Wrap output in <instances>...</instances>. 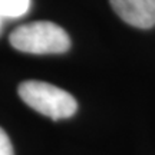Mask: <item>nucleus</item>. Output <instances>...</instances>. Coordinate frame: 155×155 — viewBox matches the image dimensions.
<instances>
[{
	"instance_id": "39448f33",
	"label": "nucleus",
	"mask_w": 155,
	"mask_h": 155,
	"mask_svg": "<svg viewBox=\"0 0 155 155\" xmlns=\"http://www.w3.org/2000/svg\"><path fill=\"white\" fill-rule=\"evenodd\" d=\"M0 155H15L10 139L2 128H0Z\"/></svg>"
},
{
	"instance_id": "423d86ee",
	"label": "nucleus",
	"mask_w": 155,
	"mask_h": 155,
	"mask_svg": "<svg viewBox=\"0 0 155 155\" xmlns=\"http://www.w3.org/2000/svg\"><path fill=\"white\" fill-rule=\"evenodd\" d=\"M0 25H2V17H0Z\"/></svg>"
},
{
	"instance_id": "7ed1b4c3",
	"label": "nucleus",
	"mask_w": 155,
	"mask_h": 155,
	"mask_svg": "<svg viewBox=\"0 0 155 155\" xmlns=\"http://www.w3.org/2000/svg\"><path fill=\"white\" fill-rule=\"evenodd\" d=\"M111 6L131 26L139 29L155 26V0H111Z\"/></svg>"
},
{
	"instance_id": "20e7f679",
	"label": "nucleus",
	"mask_w": 155,
	"mask_h": 155,
	"mask_svg": "<svg viewBox=\"0 0 155 155\" xmlns=\"http://www.w3.org/2000/svg\"><path fill=\"white\" fill-rule=\"evenodd\" d=\"M30 7V0H0V17L16 19L26 15Z\"/></svg>"
},
{
	"instance_id": "f03ea898",
	"label": "nucleus",
	"mask_w": 155,
	"mask_h": 155,
	"mask_svg": "<svg viewBox=\"0 0 155 155\" xmlns=\"http://www.w3.org/2000/svg\"><path fill=\"white\" fill-rule=\"evenodd\" d=\"M19 96L32 109L50 119H65L76 112L78 104L66 91L40 81H26L19 86Z\"/></svg>"
},
{
	"instance_id": "f257e3e1",
	"label": "nucleus",
	"mask_w": 155,
	"mask_h": 155,
	"mask_svg": "<svg viewBox=\"0 0 155 155\" xmlns=\"http://www.w3.org/2000/svg\"><path fill=\"white\" fill-rule=\"evenodd\" d=\"M10 43L15 49L33 55L65 53L71 48L68 33L55 23L39 20L19 26L10 35Z\"/></svg>"
}]
</instances>
